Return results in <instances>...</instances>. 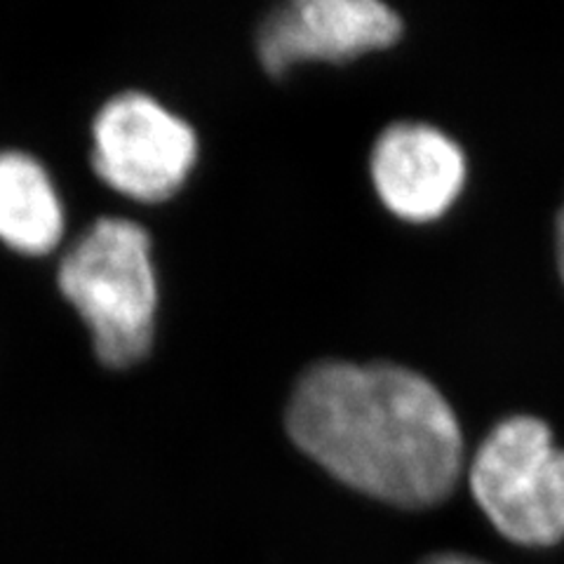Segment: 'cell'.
<instances>
[{
    "label": "cell",
    "mask_w": 564,
    "mask_h": 564,
    "mask_svg": "<svg viewBox=\"0 0 564 564\" xmlns=\"http://www.w3.org/2000/svg\"><path fill=\"white\" fill-rule=\"evenodd\" d=\"M294 445L369 497L426 508L445 501L464 466V435L445 395L391 362H317L288 404Z\"/></svg>",
    "instance_id": "6da1fadb"
},
{
    "label": "cell",
    "mask_w": 564,
    "mask_h": 564,
    "mask_svg": "<svg viewBox=\"0 0 564 564\" xmlns=\"http://www.w3.org/2000/svg\"><path fill=\"white\" fill-rule=\"evenodd\" d=\"M57 288L90 329L99 362L126 369L147 358L158 285L151 238L139 224L97 219L62 257Z\"/></svg>",
    "instance_id": "7a4b0ae2"
},
{
    "label": "cell",
    "mask_w": 564,
    "mask_h": 564,
    "mask_svg": "<svg viewBox=\"0 0 564 564\" xmlns=\"http://www.w3.org/2000/svg\"><path fill=\"white\" fill-rule=\"evenodd\" d=\"M473 497L520 545L564 539V449L545 421L518 414L491 429L470 464Z\"/></svg>",
    "instance_id": "3957f363"
},
{
    "label": "cell",
    "mask_w": 564,
    "mask_h": 564,
    "mask_svg": "<svg viewBox=\"0 0 564 564\" xmlns=\"http://www.w3.org/2000/svg\"><path fill=\"white\" fill-rule=\"evenodd\" d=\"M198 155L186 120L144 93L106 101L93 122V170L104 184L141 203H163L184 186Z\"/></svg>",
    "instance_id": "277c9868"
},
{
    "label": "cell",
    "mask_w": 564,
    "mask_h": 564,
    "mask_svg": "<svg viewBox=\"0 0 564 564\" xmlns=\"http://www.w3.org/2000/svg\"><path fill=\"white\" fill-rule=\"evenodd\" d=\"M400 33V14L379 0H294L263 20L257 52L271 76H282L299 62L356 59Z\"/></svg>",
    "instance_id": "5b68a950"
},
{
    "label": "cell",
    "mask_w": 564,
    "mask_h": 564,
    "mask_svg": "<svg viewBox=\"0 0 564 564\" xmlns=\"http://www.w3.org/2000/svg\"><path fill=\"white\" fill-rule=\"evenodd\" d=\"M372 180L383 205L408 221H433L466 184V155L443 130L395 122L372 151Z\"/></svg>",
    "instance_id": "8992f818"
},
{
    "label": "cell",
    "mask_w": 564,
    "mask_h": 564,
    "mask_svg": "<svg viewBox=\"0 0 564 564\" xmlns=\"http://www.w3.org/2000/svg\"><path fill=\"white\" fill-rule=\"evenodd\" d=\"M66 212L47 167L22 149H0V245L39 259L57 250Z\"/></svg>",
    "instance_id": "52a82bcc"
},
{
    "label": "cell",
    "mask_w": 564,
    "mask_h": 564,
    "mask_svg": "<svg viewBox=\"0 0 564 564\" xmlns=\"http://www.w3.org/2000/svg\"><path fill=\"white\" fill-rule=\"evenodd\" d=\"M555 247H557V267L564 280V207L560 209L557 217V228H555Z\"/></svg>",
    "instance_id": "ba28073f"
},
{
    "label": "cell",
    "mask_w": 564,
    "mask_h": 564,
    "mask_svg": "<svg viewBox=\"0 0 564 564\" xmlns=\"http://www.w3.org/2000/svg\"><path fill=\"white\" fill-rule=\"evenodd\" d=\"M423 564H487V562L473 560V557H466V555H435Z\"/></svg>",
    "instance_id": "9c48e42d"
}]
</instances>
